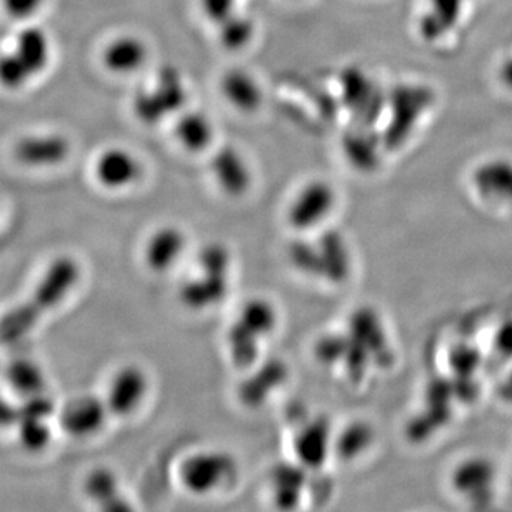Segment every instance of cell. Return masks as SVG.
Returning a JSON list of instances; mask_svg holds the SVG:
<instances>
[{"instance_id":"e0dca14e","label":"cell","mask_w":512,"mask_h":512,"mask_svg":"<svg viewBox=\"0 0 512 512\" xmlns=\"http://www.w3.org/2000/svg\"><path fill=\"white\" fill-rule=\"evenodd\" d=\"M306 467L301 463H281L274 467L271 474L272 494L276 507L292 510L301 501L306 483Z\"/></svg>"},{"instance_id":"3957f363","label":"cell","mask_w":512,"mask_h":512,"mask_svg":"<svg viewBox=\"0 0 512 512\" xmlns=\"http://www.w3.org/2000/svg\"><path fill=\"white\" fill-rule=\"evenodd\" d=\"M235 458L224 451H200L191 454L180 467V480L192 494L214 493L237 476Z\"/></svg>"},{"instance_id":"5bb4252c","label":"cell","mask_w":512,"mask_h":512,"mask_svg":"<svg viewBox=\"0 0 512 512\" xmlns=\"http://www.w3.org/2000/svg\"><path fill=\"white\" fill-rule=\"evenodd\" d=\"M185 244L187 239L180 228L173 225L158 228L148 238L144 248V261L153 272L168 271L184 254Z\"/></svg>"},{"instance_id":"44dd1931","label":"cell","mask_w":512,"mask_h":512,"mask_svg":"<svg viewBox=\"0 0 512 512\" xmlns=\"http://www.w3.org/2000/svg\"><path fill=\"white\" fill-rule=\"evenodd\" d=\"M227 340L229 357L235 367L249 369V367L255 366L259 359L261 340H264L261 336L256 335L254 330L235 319L228 330Z\"/></svg>"},{"instance_id":"4fadbf2b","label":"cell","mask_w":512,"mask_h":512,"mask_svg":"<svg viewBox=\"0 0 512 512\" xmlns=\"http://www.w3.org/2000/svg\"><path fill=\"white\" fill-rule=\"evenodd\" d=\"M228 289V274L200 271L198 276L181 285L180 299L185 308L204 311L224 301Z\"/></svg>"},{"instance_id":"7402d4cb","label":"cell","mask_w":512,"mask_h":512,"mask_svg":"<svg viewBox=\"0 0 512 512\" xmlns=\"http://www.w3.org/2000/svg\"><path fill=\"white\" fill-rule=\"evenodd\" d=\"M5 376L13 392L23 396V399L45 392V373L32 360H13L6 367Z\"/></svg>"},{"instance_id":"8fae6325","label":"cell","mask_w":512,"mask_h":512,"mask_svg":"<svg viewBox=\"0 0 512 512\" xmlns=\"http://www.w3.org/2000/svg\"><path fill=\"white\" fill-rule=\"evenodd\" d=\"M147 60V43L136 35L113 37L101 52V63L104 69L117 76L138 72Z\"/></svg>"},{"instance_id":"603a6c76","label":"cell","mask_w":512,"mask_h":512,"mask_svg":"<svg viewBox=\"0 0 512 512\" xmlns=\"http://www.w3.org/2000/svg\"><path fill=\"white\" fill-rule=\"evenodd\" d=\"M218 42L229 52L244 49L252 42L255 36V23L249 16L241 12H234L224 22L217 25Z\"/></svg>"},{"instance_id":"d6986e66","label":"cell","mask_w":512,"mask_h":512,"mask_svg":"<svg viewBox=\"0 0 512 512\" xmlns=\"http://www.w3.org/2000/svg\"><path fill=\"white\" fill-rule=\"evenodd\" d=\"M329 431L323 420L306 424L295 440V454L306 468H316L323 463L329 446Z\"/></svg>"},{"instance_id":"7c38bea8","label":"cell","mask_w":512,"mask_h":512,"mask_svg":"<svg viewBox=\"0 0 512 512\" xmlns=\"http://www.w3.org/2000/svg\"><path fill=\"white\" fill-rule=\"evenodd\" d=\"M220 90L229 106L241 113H255L264 103L261 84L248 70L239 69V67L228 69L222 74Z\"/></svg>"},{"instance_id":"5b68a950","label":"cell","mask_w":512,"mask_h":512,"mask_svg":"<svg viewBox=\"0 0 512 512\" xmlns=\"http://www.w3.org/2000/svg\"><path fill=\"white\" fill-rule=\"evenodd\" d=\"M72 146L63 134L42 133L23 136L13 146V157L29 168H50L63 164Z\"/></svg>"},{"instance_id":"ba28073f","label":"cell","mask_w":512,"mask_h":512,"mask_svg":"<svg viewBox=\"0 0 512 512\" xmlns=\"http://www.w3.org/2000/svg\"><path fill=\"white\" fill-rule=\"evenodd\" d=\"M147 389V376L140 367H121L111 379L104 400L109 413L117 417L133 413L146 397Z\"/></svg>"},{"instance_id":"cb8c5ba5","label":"cell","mask_w":512,"mask_h":512,"mask_svg":"<svg viewBox=\"0 0 512 512\" xmlns=\"http://www.w3.org/2000/svg\"><path fill=\"white\" fill-rule=\"evenodd\" d=\"M237 319L249 329L254 330L256 335L265 339L274 332L278 315L271 302L264 298H254L244 303Z\"/></svg>"},{"instance_id":"8992f818","label":"cell","mask_w":512,"mask_h":512,"mask_svg":"<svg viewBox=\"0 0 512 512\" xmlns=\"http://www.w3.org/2000/svg\"><path fill=\"white\" fill-rule=\"evenodd\" d=\"M93 174L101 187L119 191L136 184L143 175V167L127 148L107 147L94 161Z\"/></svg>"},{"instance_id":"6da1fadb","label":"cell","mask_w":512,"mask_h":512,"mask_svg":"<svg viewBox=\"0 0 512 512\" xmlns=\"http://www.w3.org/2000/svg\"><path fill=\"white\" fill-rule=\"evenodd\" d=\"M79 278V264L73 258L63 255L53 259L29 298L3 316L0 325L3 342L15 343L28 336L37 322L73 291Z\"/></svg>"},{"instance_id":"2e32d148","label":"cell","mask_w":512,"mask_h":512,"mask_svg":"<svg viewBox=\"0 0 512 512\" xmlns=\"http://www.w3.org/2000/svg\"><path fill=\"white\" fill-rule=\"evenodd\" d=\"M174 138L188 153H202L214 141V124L207 114L198 110H183L175 119Z\"/></svg>"},{"instance_id":"f1b7e54d","label":"cell","mask_w":512,"mask_h":512,"mask_svg":"<svg viewBox=\"0 0 512 512\" xmlns=\"http://www.w3.org/2000/svg\"><path fill=\"white\" fill-rule=\"evenodd\" d=\"M45 0H3V9L9 18L29 20L42 9Z\"/></svg>"},{"instance_id":"52a82bcc","label":"cell","mask_w":512,"mask_h":512,"mask_svg":"<svg viewBox=\"0 0 512 512\" xmlns=\"http://www.w3.org/2000/svg\"><path fill=\"white\" fill-rule=\"evenodd\" d=\"M210 171L215 184L228 197H242L251 188L252 173L247 158L232 144H225L212 154Z\"/></svg>"},{"instance_id":"83f0119b","label":"cell","mask_w":512,"mask_h":512,"mask_svg":"<svg viewBox=\"0 0 512 512\" xmlns=\"http://www.w3.org/2000/svg\"><path fill=\"white\" fill-rule=\"evenodd\" d=\"M202 15L208 22L220 25L228 16L237 12V0H198Z\"/></svg>"},{"instance_id":"484cf974","label":"cell","mask_w":512,"mask_h":512,"mask_svg":"<svg viewBox=\"0 0 512 512\" xmlns=\"http://www.w3.org/2000/svg\"><path fill=\"white\" fill-rule=\"evenodd\" d=\"M33 79L32 74L26 69L25 64L20 62L18 56L9 50L0 59V80L3 87L16 92L23 89Z\"/></svg>"},{"instance_id":"ffe728a7","label":"cell","mask_w":512,"mask_h":512,"mask_svg":"<svg viewBox=\"0 0 512 512\" xmlns=\"http://www.w3.org/2000/svg\"><path fill=\"white\" fill-rule=\"evenodd\" d=\"M161 107L168 116L180 114L187 103V89L183 74L173 66H164L157 74L156 84L151 87Z\"/></svg>"},{"instance_id":"4316f807","label":"cell","mask_w":512,"mask_h":512,"mask_svg":"<svg viewBox=\"0 0 512 512\" xmlns=\"http://www.w3.org/2000/svg\"><path fill=\"white\" fill-rule=\"evenodd\" d=\"M198 269L215 274H228L231 269V252L220 242H211L201 249L197 258Z\"/></svg>"},{"instance_id":"d4e9b609","label":"cell","mask_w":512,"mask_h":512,"mask_svg":"<svg viewBox=\"0 0 512 512\" xmlns=\"http://www.w3.org/2000/svg\"><path fill=\"white\" fill-rule=\"evenodd\" d=\"M47 419H35V417H28V419H20L16 423L18 427V436L20 444L32 453H39L45 450L47 444L52 439V430H50Z\"/></svg>"},{"instance_id":"9a60e30c","label":"cell","mask_w":512,"mask_h":512,"mask_svg":"<svg viewBox=\"0 0 512 512\" xmlns=\"http://www.w3.org/2000/svg\"><path fill=\"white\" fill-rule=\"evenodd\" d=\"M10 50L25 64L33 79L45 72L52 56L50 37L39 26L28 25L20 29Z\"/></svg>"},{"instance_id":"ac0fdd59","label":"cell","mask_w":512,"mask_h":512,"mask_svg":"<svg viewBox=\"0 0 512 512\" xmlns=\"http://www.w3.org/2000/svg\"><path fill=\"white\" fill-rule=\"evenodd\" d=\"M87 497L104 511L131 510L126 498L121 497L119 480L109 468H96L84 481Z\"/></svg>"},{"instance_id":"277c9868","label":"cell","mask_w":512,"mask_h":512,"mask_svg":"<svg viewBox=\"0 0 512 512\" xmlns=\"http://www.w3.org/2000/svg\"><path fill=\"white\" fill-rule=\"evenodd\" d=\"M336 192L332 185L322 180L309 181L296 192L289 205L288 222L296 231H309L318 227L332 214Z\"/></svg>"},{"instance_id":"7a4b0ae2","label":"cell","mask_w":512,"mask_h":512,"mask_svg":"<svg viewBox=\"0 0 512 512\" xmlns=\"http://www.w3.org/2000/svg\"><path fill=\"white\" fill-rule=\"evenodd\" d=\"M289 261L302 274L343 281L348 274V252L335 234H323L315 244L295 241L288 249Z\"/></svg>"},{"instance_id":"30bf717a","label":"cell","mask_w":512,"mask_h":512,"mask_svg":"<svg viewBox=\"0 0 512 512\" xmlns=\"http://www.w3.org/2000/svg\"><path fill=\"white\" fill-rule=\"evenodd\" d=\"M286 376H288V369L284 362L278 359L265 360L239 384V402L249 409H258L266 403L278 387L282 386Z\"/></svg>"},{"instance_id":"9c48e42d","label":"cell","mask_w":512,"mask_h":512,"mask_svg":"<svg viewBox=\"0 0 512 512\" xmlns=\"http://www.w3.org/2000/svg\"><path fill=\"white\" fill-rule=\"evenodd\" d=\"M107 413V404L99 397H76L63 407L60 413V426L69 436L84 439L103 427Z\"/></svg>"}]
</instances>
